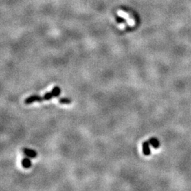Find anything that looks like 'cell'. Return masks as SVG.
Here are the masks:
<instances>
[{"label":"cell","instance_id":"52a82bcc","mask_svg":"<svg viewBox=\"0 0 191 191\" xmlns=\"http://www.w3.org/2000/svg\"><path fill=\"white\" fill-rule=\"evenodd\" d=\"M59 103L61 104H69L71 103V100L69 98H61L59 99Z\"/></svg>","mask_w":191,"mask_h":191},{"label":"cell","instance_id":"6da1fadb","mask_svg":"<svg viewBox=\"0 0 191 191\" xmlns=\"http://www.w3.org/2000/svg\"><path fill=\"white\" fill-rule=\"evenodd\" d=\"M61 93V89L59 87H55L50 92L45 93L43 96V101H49V100L52 99V98H55V97H58Z\"/></svg>","mask_w":191,"mask_h":191},{"label":"cell","instance_id":"277c9868","mask_svg":"<svg viewBox=\"0 0 191 191\" xmlns=\"http://www.w3.org/2000/svg\"><path fill=\"white\" fill-rule=\"evenodd\" d=\"M149 141H146L143 142L142 144V149H143V153L145 156H149L150 155L151 152H150V148H149Z\"/></svg>","mask_w":191,"mask_h":191},{"label":"cell","instance_id":"8992f818","mask_svg":"<svg viewBox=\"0 0 191 191\" xmlns=\"http://www.w3.org/2000/svg\"><path fill=\"white\" fill-rule=\"evenodd\" d=\"M149 143H150V144H152V146H153L154 148H158L159 145H160V144H159V140L157 139V138H151V139H149Z\"/></svg>","mask_w":191,"mask_h":191},{"label":"cell","instance_id":"7a4b0ae2","mask_svg":"<svg viewBox=\"0 0 191 191\" xmlns=\"http://www.w3.org/2000/svg\"><path fill=\"white\" fill-rule=\"evenodd\" d=\"M43 101V96H41L39 95H32L31 96L25 98L24 101V103L25 105H29L34 102H41Z\"/></svg>","mask_w":191,"mask_h":191},{"label":"cell","instance_id":"5b68a950","mask_svg":"<svg viewBox=\"0 0 191 191\" xmlns=\"http://www.w3.org/2000/svg\"><path fill=\"white\" fill-rule=\"evenodd\" d=\"M21 165L23 168H29L31 166V161L29 158H24L22 159L21 161Z\"/></svg>","mask_w":191,"mask_h":191},{"label":"cell","instance_id":"3957f363","mask_svg":"<svg viewBox=\"0 0 191 191\" xmlns=\"http://www.w3.org/2000/svg\"><path fill=\"white\" fill-rule=\"evenodd\" d=\"M23 152L26 157H30V158H36L38 155L36 151L31 149H28V148H23Z\"/></svg>","mask_w":191,"mask_h":191}]
</instances>
